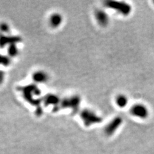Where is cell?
<instances>
[{"label": "cell", "mask_w": 154, "mask_h": 154, "mask_svg": "<svg viewBox=\"0 0 154 154\" xmlns=\"http://www.w3.org/2000/svg\"><path fill=\"white\" fill-rule=\"evenodd\" d=\"M59 99L58 98L57 96L54 95V94H48L46 96V97L45 98V104L48 105H54V104H57L59 103Z\"/></svg>", "instance_id": "11"}, {"label": "cell", "mask_w": 154, "mask_h": 154, "mask_svg": "<svg viewBox=\"0 0 154 154\" xmlns=\"http://www.w3.org/2000/svg\"><path fill=\"white\" fill-rule=\"evenodd\" d=\"M96 17L101 25H107L109 19L107 15L105 14V12L102 11H98L96 13Z\"/></svg>", "instance_id": "10"}, {"label": "cell", "mask_w": 154, "mask_h": 154, "mask_svg": "<svg viewBox=\"0 0 154 154\" xmlns=\"http://www.w3.org/2000/svg\"><path fill=\"white\" fill-rule=\"evenodd\" d=\"M10 64V59L6 56L0 55V64L8 66Z\"/></svg>", "instance_id": "13"}, {"label": "cell", "mask_w": 154, "mask_h": 154, "mask_svg": "<svg viewBox=\"0 0 154 154\" xmlns=\"http://www.w3.org/2000/svg\"><path fill=\"white\" fill-rule=\"evenodd\" d=\"M62 22V17L59 14H52L50 18V23L52 27H58Z\"/></svg>", "instance_id": "8"}, {"label": "cell", "mask_w": 154, "mask_h": 154, "mask_svg": "<svg viewBox=\"0 0 154 154\" xmlns=\"http://www.w3.org/2000/svg\"><path fill=\"white\" fill-rule=\"evenodd\" d=\"M109 3H110V5H109L110 7L117 9L118 11H119L123 14H128L131 11V7L129 6V5L125 4V3H123L119 2H109Z\"/></svg>", "instance_id": "3"}, {"label": "cell", "mask_w": 154, "mask_h": 154, "mask_svg": "<svg viewBox=\"0 0 154 154\" xmlns=\"http://www.w3.org/2000/svg\"><path fill=\"white\" fill-rule=\"evenodd\" d=\"M10 30V27L5 23L0 24V31L3 33H8Z\"/></svg>", "instance_id": "14"}, {"label": "cell", "mask_w": 154, "mask_h": 154, "mask_svg": "<svg viewBox=\"0 0 154 154\" xmlns=\"http://www.w3.org/2000/svg\"><path fill=\"white\" fill-rule=\"evenodd\" d=\"M33 80L36 83H44L48 80V75L44 71H37L33 75Z\"/></svg>", "instance_id": "7"}, {"label": "cell", "mask_w": 154, "mask_h": 154, "mask_svg": "<svg viewBox=\"0 0 154 154\" xmlns=\"http://www.w3.org/2000/svg\"><path fill=\"white\" fill-rule=\"evenodd\" d=\"M24 93V96H25V99L28 100L30 103H33V102H36L37 105V102L33 98V95L38 96L40 94V91L37 88V87H35L34 85H29L27 87H25V88L23 89H21Z\"/></svg>", "instance_id": "2"}, {"label": "cell", "mask_w": 154, "mask_h": 154, "mask_svg": "<svg viewBox=\"0 0 154 154\" xmlns=\"http://www.w3.org/2000/svg\"><path fill=\"white\" fill-rule=\"evenodd\" d=\"M131 112L134 116L140 119H146L149 116V110L148 107L146 105L141 103H137L133 105Z\"/></svg>", "instance_id": "1"}, {"label": "cell", "mask_w": 154, "mask_h": 154, "mask_svg": "<svg viewBox=\"0 0 154 154\" xmlns=\"http://www.w3.org/2000/svg\"><path fill=\"white\" fill-rule=\"evenodd\" d=\"M82 118L84 119L85 123L87 125L92 124L93 123L98 121V118L92 112H91L88 110L84 112L83 114H82Z\"/></svg>", "instance_id": "5"}, {"label": "cell", "mask_w": 154, "mask_h": 154, "mask_svg": "<svg viewBox=\"0 0 154 154\" xmlns=\"http://www.w3.org/2000/svg\"><path fill=\"white\" fill-rule=\"evenodd\" d=\"M128 103V98L125 94H119L116 98V103L120 108L126 107Z\"/></svg>", "instance_id": "9"}, {"label": "cell", "mask_w": 154, "mask_h": 154, "mask_svg": "<svg viewBox=\"0 0 154 154\" xmlns=\"http://www.w3.org/2000/svg\"><path fill=\"white\" fill-rule=\"evenodd\" d=\"M80 99L79 97H72L70 99H66L64 100V102H62V105H63L64 107H72L73 109H77L76 107H79L80 104Z\"/></svg>", "instance_id": "6"}, {"label": "cell", "mask_w": 154, "mask_h": 154, "mask_svg": "<svg viewBox=\"0 0 154 154\" xmlns=\"http://www.w3.org/2000/svg\"><path fill=\"white\" fill-rule=\"evenodd\" d=\"M21 38L19 37H8L6 35H1L0 36V48H3L5 46L8 44H16V42H19Z\"/></svg>", "instance_id": "4"}, {"label": "cell", "mask_w": 154, "mask_h": 154, "mask_svg": "<svg viewBox=\"0 0 154 154\" xmlns=\"http://www.w3.org/2000/svg\"><path fill=\"white\" fill-rule=\"evenodd\" d=\"M8 52L9 55L13 57H15L18 54V49L16 45V44H12L11 45L8 46Z\"/></svg>", "instance_id": "12"}]
</instances>
